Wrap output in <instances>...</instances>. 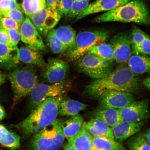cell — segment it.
I'll return each instance as SVG.
<instances>
[{
  "instance_id": "28",
  "label": "cell",
  "mask_w": 150,
  "mask_h": 150,
  "mask_svg": "<svg viewBox=\"0 0 150 150\" xmlns=\"http://www.w3.org/2000/svg\"><path fill=\"white\" fill-rule=\"evenodd\" d=\"M86 53L93 54L110 63L114 61L113 50L110 44L103 42L93 46Z\"/></svg>"
},
{
  "instance_id": "19",
  "label": "cell",
  "mask_w": 150,
  "mask_h": 150,
  "mask_svg": "<svg viewBox=\"0 0 150 150\" xmlns=\"http://www.w3.org/2000/svg\"><path fill=\"white\" fill-rule=\"evenodd\" d=\"M88 105L68 98H63L58 108V115L74 116L86 109Z\"/></svg>"
},
{
  "instance_id": "43",
  "label": "cell",
  "mask_w": 150,
  "mask_h": 150,
  "mask_svg": "<svg viewBox=\"0 0 150 150\" xmlns=\"http://www.w3.org/2000/svg\"><path fill=\"white\" fill-rule=\"evenodd\" d=\"M6 116V112L3 107L0 104V121L4 119Z\"/></svg>"
},
{
  "instance_id": "38",
  "label": "cell",
  "mask_w": 150,
  "mask_h": 150,
  "mask_svg": "<svg viewBox=\"0 0 150 150\" xmlns=\"http://www.w3.org/2000/svg\"><path fill=\"white\" fill-rule=\"evenodd\" d=\"M74 0H60L59 11L62 16L64 15L67 16L70 11Z\"/></svg>"
},
{
  "instance_id": "44",
  "label": "cell",
  "mask_w": 150,
  "mask_h": 150,
  "mask_svg": "<svg viewBox=\"0 0 150 150\" xmlns=\"http://www.w3.org/2000/svg\"><path fill=\"white\" fill-rule=\"evenodd\" d=\"M142 84L148 89H150V78L149 77H147L142 81Z\"/></svg>"
},
{
  "instance_id": "20",
  "label": "cell",
  "mask_w": 150,
  "mask_h": 150,
  "mask_svg": "<svg viewBox=\"0 0 150 150\" xmlns=\"http://www.w3.org/2000/svg\"><path fill=\"white\" fill-rule=\"evenodd\" d=\"M18 60L28 64L35 65L44 67L46 63L39 52L32 49L26 46L19 49Z\"/></svg>"
},
{
  "instance_id": "16",
  "label": "cell",
  "mask_w": 150,
  "mask_h": 150,
  "mask_svg": "<svg viewBox=\"0 0 150 150\" xmlns=\"http://www.w3.org/2000/svg\"><path fill=\"white\" fill-rule=\"evenodd\" d=\"M145 122H136L122 121L115 126L111 127L114 139L118 142L124 141L131 136L139 132Z\"/></svg>"
},
{
  "instance_id": "49",
  "label": "cell",
  "mask_w": 150,
  "mask_h": 150,
  "mask_svg": "<svg viewBox=\"0 0 150 150\" xmlns=\"http://www.w3.org/2000/svg\"><path fill=\"white\" fill-rule=\"evenodd\" d=\"M0 150H3V149H0Z\"/></svg>"
},
{
  "instance_id": "31",
  "label": "cell",
  "mask_w": 150,
  "mask_h": 150,
  "mask_svg": "<svg viewBox=\"0 0 150 150\" xmlns=\"http://www.w3.org/2000/svg\"><path fill=\"white\" fill-rule=\"evenodd\" d=\"M127 145L130 150H150V144L142 134L132 137L127 141Z\"/></svg>"
},
{
  "instance_id": "46",
  "label": "cell",
  "mask_w": 150,
  "mask_h": 150,
  "mask_svg": "<svg viewBox=\"0 0 150 150\" xmlns=\"http://www.w3.org/2000/svg\"><path fill=\"white\" fill-rule=\"evenodd\" d=\"M5 80V76L2 73L0 72V86L4 83Z\"/></svg>"
},
{
  "instance_id": "23",
  "label": "cell",
  "mask_w": 150,
  "mask_h": 150,
  "mask_svg": "<svg viewBox=\"0 0 150 150\" xmlns=\"http://www.w3.org/2000/svg\"><path fill=\"white\" fill-rule=\"evenodd\" d=\"M83 123V118L78 114L65 120L62 126L65 138L68 139L76 135L81 129Z\"/></svg>"
},
{
  "instance_id": "24",
  "label": "cell",
  "mask_w": 150,
  "mask_h": 150,
  "mask_svg": "<svg viewBox=\"0 0 150 150\" xmlns=\"http://www.w3.org/2000/svg\"><path fill=\"white\" fill-rule=\"evenodd\" d=\"M93 115L94 117L102 120L111 127L123 120L119 110L99 108L95 110Z\"/></svg>"
},
{
  "instance_id": "34",
  "label": "cell",
  "mask_w": 150,
  "mask_h": 150,
  "mask_svg": "<svg viewBox=\"0 0 150 150\" xmlns=\"http://www.w3.org/2000/svg\"><path fill=\"white\" fill-rule=\"evenodd\" d=\"M1 12L4 16L10 18L20 24L23 22L25 18L22 11L20 9H13Z\"/></svg>"
},
{
  "instance_id": "29",
  "label": "cell",
  "mask_w": 150,
  "mask_h": 150,
  "mask_svg": "<svg viewBox=\"0 0 150 150\" xmlns=\"http://www.w3.org/2000/svg\"><path fill=\"white\" fill-rule=\"evenodd\" d=\"M46 7L45 0H23L21 8L26 16H28Z\"/></svg>"
},
{
  "instance_id": "18",
  "label": "cell",
  "mask_w": 150,
  "mask_h": 150,
  "mask_svg": "<svg viewBox=\"0 0 150 150\" xmlns=\"http://www.w3.org/2000/svg\"><path fill=\"white\" fill-rule=\"evenodd\" d=\"M19 48L0 43V66L6 69L16 67L18 63Z\"/></svg>"
},
{
  "instance_id": "1",
  "label": "cell",
  "mask_w": 150,
  "mask_h": 150,
  "mask_svg": "<svg viewBox=\"0 0 150 150\" xmlns=\"http://www.w3.org/2000/svg\"><path fill=\"white\" fill-rule=\"evenodd\" d=\"M137 75L126 66L120 67L105 77L92 81L84 91L89 97L97 99L109 90L137 93L140 89V80Z\"/></svg>"
},
{
  "instance_id": "32",
  "label": "cell",
  "mask_w": 150,
  "mask_h": 150,
  "mask_svg": "<svg viewBox=\"0 0 150 150\" xmlns=\"http://www.w3.org/2000/svg\"><path fill=\"white\" fill-rule=\"evenodd\" d=\"M148 35L137 27H135L133 29L131 35V47L135 54L138 55L139 47Z\"/></svg>"
},
{
  "instance_id": "27",
  "label": "cell",
  "mask_w": 150,
  "mask_h": 150,
  "mask_svg": "<svg viewBox=\"0 0 150 150\" xmlns=\"http://www.w3.org/2000/svg\"><path fill=\"white\" fill-rule=\"evenodd\" d=\"M91 141L95 150H125L120 142L115 140L104 137L91 136Z\"/></svg>"
},
{
  "instance_id": "6",
  "label": "cell",
  "mask_w": 150,
  "mask_h": 150,
  "mask_svg": "<svg viewBox=\"0 0 150 150\" xmlns=\"http://www.w3.org/2000/svg\"><path fill=\"white\" fill-rule=\"evenodd\" d=\"M8 78L14 93L13 106L29 95L38 83V77L33 68L25 67L10 73Z\"/></svg>"
},
{
  "instance_id": "42",
  "label": "cell",
  "mask_w": 150,
  "mask_h": 150,
  "mask_svg": "<svg viewBox=\"0 0 150 150\" xmlns=\"http://www.w3.org/2000/svg\"><path fill=\"white\" fill-rule=\"evenodd\" d=\"M142 137L146 140L148 143L150 144V130L149 128L146 131L144 134H142Z\"/></svg>"
},
{
  "instance_id": "45",
  "label": "cell",
  "mask_w": 150,
  "mask_h": 150,
  "mask_svg": "<svg viewBox=\"0 0 150 150\" xmlns=\"http://www.w3.org/2000/svg\"><path fill=\"white\" fill-rule=\"evenodd\" d=\"M64 150H77L74 146L67 143L64 148Z\"/></svg>"
},
{
  "instance_id": "10",
  "label": "cell",
  "mask_w": 150,
  "mask_h": 150,
  "mask_svg": "<svg viewBox=\"0 0 150 150\" xmlns=\"http://www.w3.org/2000/svg\"><path fill=\"white\" fill-rule=\"evenodd\" d=\"M98 99L99 108L119 110L135 100L132 93L112 90L104 92Z\"/></svg>"
},
{
  "instance_id": "35",
  "label": "cell",
  "mask_w": 150,
  "mask_h": 150,
  "mask_svg": "<svg viewBox=\"0 0 150 150\" xmlns=\"http://www.w3.org/2000/svg\"><path fill=\"white\" fill-rule=\"evenodd\" d=\"M21 24L6 16L2 18L0 21V27L6 30L13 29L20 31Z\"/></svg>"
},
{
  "instance_id": "50",
  "label": "cell",
  "mask_w": 150,
  "mask_h": 150,
  "mask_svg": "<svg viewBox=\"0 0 150 150\" xmlns=\"http://www.w3.org/2000/svg\"><path fill=\"white\" fill-rule=\"evenodd\" d=\"M15 1H16V0H15Z\"/></svg>"
},
{
  "instance_id": "3",
  "label": "cell",
  "mask_w": 150,
  "mask_h": 150,
  "mask_svg": "<svg viewBox=\"0 0 150 150\" xmlns=\"http://www.w3.org/2000/svg\"><path fill=\"white\" fill-rule=\"evenodd\" d=\"M93 21L98 23L118 22L149 25V13L147 5L143 1L132 0L99 15Z\"/></svg>"
},
{
  "instance_id": "41",
  "label": "cell",
  "mask_w": 150,
  "mask_h": 150,
  "mask_svg": "<svg viewBox=\"0 0 150 150\" xmlns=\"http://www.w3.org/2000/svg\"><path fill=\"white\" fill-rule=\"evenodd\" d=\"M45 1L47 7L58 11L60 0H45Z\"/></svg>"
},
{
  "instance_id": "37",
  "label": "cell",
  "mask_w": 150,
  "mask_h": 150,
  "mask_svg": "<svg viewBox=\"0 0 150 150\" xmlns=\"http://www.w3.org/2000/svg\"><path fill=\"white\" fill-rule=\"evenodd\" d=\"M9 36V46L12 47L17 46L21 39V35L18 30L11 29L7 30Z\"/></svg>"
},
{
  "instance_id": "26",
  "label": "cell",
  "mask_w": 150,
  "mask_h": 150,
  "mask_svg": "<svg viewBox=\"0 0 150 150\" xmlns=\"http://www.w3.org/2000/svg\"><path fill=\"white\" fill-rule=\"evenodd\" d=\"M53 30L56 36L65 47L66 52L74 45L76 33L71 26H62Z\"/></svg>"
},
{
  "instance_id": "12",
  "label": "cell",
  "mask_w": 150,
  "mask_h": 150,
  "mask_svg": "<svg viewBox=\"0 0 150 150\" xmlns=\"http://www.w3.org/2000/svg\"><path fill=\"white\" fill-rule=\"evenodd\" d=\"M110 44L113 50L114 61L119 63L127 62L132 53L131 35L122 32L114 35Z\"/></svg>"
},
{
  "instance_id": "21",
  "label": "cell",
  "mask_w": 150,
  "mask_h": 150,
  "mask_svg": "<svg viewBox=\"0 0 150 150\" xmlns=\"http://www.w3.org/2000/svg\"><path fill=\"white\" fill-rule=\"evenodd\" d=\"M68 140V143L77 150H95L92 143L91 136L83 125L77 134Z\"/></svg>"
},
{
  "instance_id": "48",
  "label": "cell",
  "mask_w": 150,
  "mask_h": 150,
  "mask_svg": "<svg viewBox=\"0 0 150 150\" xmlns=\"http://www.w3.org/2000/svg\"><path fill=\"white\" fill-rule=\"evenodd\" d=\"M89 1H91V0H88Z\"/></svg>"
},
{
  "instance_id": "47",
  "label": "cell",
  "mask_w": 150,
  "mask_h": 150,
  "mask_svg": "<svg viewBox=\"0 0 150 150\" xmlns=\"http://www.w3.org/2000/svg\"><path fill=\"white\" fill-rule=\"evenodd\" d=\"M3 16L2 13L1 11H0V21H1V18H2Z\"/></svg>"
},
{
  "instance_id": "17",
  "label": "cell",
  "mask_w": 150,
  "mask_h": 150,
  "mask_svg": "<svg viewBox=\"0 0 150 150\" xmlns=\"http://www.w3.org/2000/svg\"><path fill=\"white\" fill-rule=\"evenodd\" d=\"M83 126L91 136L104 137L115 140L111 127L99 118H92L87 122L84 123Z\"/></svg>"
},
{
  "instance_id": "7",
  "label": "cell",
  "mask_w": 150,
  "mask_h": 150,
  "mask_svg": "<svg viewBox=\"0 0 150 150\" xmlns=\"http://www.w3.org/2000/svg\"><path fill=\"white\" fill-rule=\"evenodd\" d=\"M76 61L80 72L95 79L104 78L114 70L112 63L92 54L86 53Z\"/></svg>"
},
{
  "instance_id": "40",
  "label": "cell",
  "mask_w": 150,
  "mask_h": 150,
  "mask_svg": "<svg viewBox=\"0 0 150 150\" xmlns=\"http://www.w3.org/2000/svg\"><path fill=\"white\" fill-rule=\"evenodd\" d=\"M0 43L9 46V36L7 30L0 27Z\"/></svg>"
},
{
  "instance_id": "9",
  "label": "cell",
  "mask_w": 150,
  "mask_h": 150,
  "mask_svg": "<svg viewBox=\"0 0 150 150\" xmlns=\"http://www.w3.org/2000/svg\"><path fill=\"white\" fill-rule=\"evenodd\" d=\"M41 35L46 37L49 31L57 25L62 17L59 11L47 7L27 16Z\"/></svg>"
},
{
  "instance_id": "39",
  "label": "cell",
  "mask_w": 150,
  "mask_h": 150,
  "mask_svg": "<svg viewBox=\"0 0 150 150\" xmlns=\"http://www.w3.org/2000/svg\"><path fill=\"white\" fill-rule=\"evenodd\" d=\"M150 38L149 35H148L139 47L138 55L141 54L144 55H149L150 54Z\"/></svg>"
},
{
  "instance_id": "8",
  "label": "cell",
  "mask_w": 150,
  "mask_h": 150,
  "mask_svg": "<svg viewBox=\"0 0 150 150\" xmlns=\"http://www.w3.org/2000/svg\"><path fill=\"white\" fill-rule=\"evenodd\" d=\"M69 84L66 81L55 83H38L29 94L28 107L31 111L41 103L50 97L63 95L69 89Z\"/></svg>"
},
{
  "instance_id": "5",
  "label": "cell",
  "mask_w": 150,
  "mask_h": 150,
  "mask_svg": "<svg viewBox=\"0 0 150 150\" xmlns=\"http://www.w3.org/2000/svg\"><path fill=\"white\" fill-rule=\"evenodd\" d=\"M110 37L108 31L104 29L81 32L76 35L74 45L67 50V57L71 61H76L93 46L106 42Z\"/></svg>"
},
{
  "instance_id": "30",
  "label": "cell",
  "mask_w": 150,
  "mask_h": 150,
  "mask_svg": "<svg viewBox=\"0 0 150 150\" xmlns=\"http://www.w3.org/2000/svg\"><path fill=\"white\" fill-rule=\"evenodd\" d=\"M53 29L49 31L47 35V44L54 54L62 53L66 52L65 47L56 36Z\"/></svg>"
},
{
  "instance_id": "11",
  "label": "cell",
  "mask_w": 150,
  "mask_h": 150,
  "mask_svg": "<svg viewBox=\"0 0 150 150\" xmlns=\"http://www.w3.org/2000/svg\"><path fill=\"white\" fill-rule=\"evenodd\" d=\"M20 31L21 39L26 46L38 52L46 50V47L41 35L27 16L21 24Z\"/></svg>"
},
{
  "instance_id": "4",
  "label": "cell",
  "mask_w": 150,
  "mask_h": 150,
  "mask_svg": "<svg viewBox=\"0 0 150 150\" xmlns=\"http://www.w3.org/2000/svg\"><path fill=\"white\" fill-rule=\"evenodd\" d=\"M65 120L56 119L33 135L30 142L31 150H58L64 142L62 126Z\"/></svg>"
},
{
  "instance_id": "22",
  "label": "cell",
  "mask_w": 150,
  "mask_h": 150,
  "mask_svg": "<svg viewBox=\"0 0 150 150\" xmlns=\"http://www.w3.org/2000/svg\"><path fill=\"white\" fill-rule=\"evenodd\" d=\"M127 62V67L137 75L142 74L150 72L149 57L135 54L131 56Z\"/></svg>"
},
{
  "instance_id": "15",
  "label": "cell",
  "mask_w": 150,
  "mask_h": 150,
  "mask_svg": "<svg viewBox=\"0 0 150 150\" xmlns=\"http://www.w3.org/2000/svg\"><path fill=\"white\" fill-rule=\"evenodd\" d=\"M131 0H96L75 19V21L91 15L103 12H108L128 2Z\"/></svg>"
},
{
  "instance_id": "2",
  "label": "cell",
  "mask_w": 150,
  "mask_h": 150,
  "mask_svg": "<svg viewBox=\"0 0 150 150\" xmlns=\"http://www.w3.org/2000/svg\"><path fill=\"white\" fill-rule=\"evenodd\" d=\"M63 98L60 95L46 99L23 121L11 126L20 131L24 138L33 135L55 121L59 104Z\"/></svg>"
},
{
  "instance_id": "13",
  "label": "cell",
  "mask_w": 150,
  "mask_h": 150,
  "mask_svg": "<svg viewBox=\"0 0 150 150\" xmlns=\"http://www.w3.org/2000/svg\"><path fill=\"white\" fill-rule=\"evenodd\" d=\"M119 111L124 120L134 122L143 121L149 117V100H134Z\"/></svg>"
},
{
  "instance_id": "25",
  "label": "cell",
  "mask_w": 150,
  "mask_h": 150,
  "mask_svg": "<svg viewBox=\"0 0 150 150\" xmlns=\"http://www.w3.org/2000/svg\"><path fill=\"white\" fill-rule=\"evenodd\" d=\"M0 144L11 150L18 149L20 146V137L0 124Z\"/></svg>"
},
{
  "instance_id": "14",
  "label": "cell",
  "mask_w": 150,
  "mask_h": 150,
  "mask_svg": "<svg viewBox=\"0 0 150 150\" xmlns=\"http://www.w3.org/2000/svg\"><path fill=\"white\" fill-rule=\"evenodd\" d=\"M46 67L44 78L51 84L65 80L69 70L67 63L59 59H52L46 65Z\"/></svg>"
},
{
  "instance_id": "33",
  "label": "cell",
  "mask_w": 150,
  "mask_h": 150,
  "mask_svg": "<svg viewBox=\"0 0 150 150\" xmlns=\"http://www.w3.org/2000/svg\"><path fill=\"white\" fill-rule=\"evenodd\" d=\"M89 2L88 0H74L70 10L67 15V18L70 20L75 19L87 8Z\"/></svg>"
},
{
  "instance_id": "36",
  "label": "cell",
  "mask_w": 150,
  "mask_h": 150,
  "mask_svg": "<svg viewBox=\"0 0 150 150\" xmlns=\"http://www.w3.org/2000/svg\"><path fill=\"white\" fill-rule=\"evenodd\" d=\"M13 9L22 10L19 5L15 0H0V11L1 12Z\"/></svg>"
}]
</instances>
